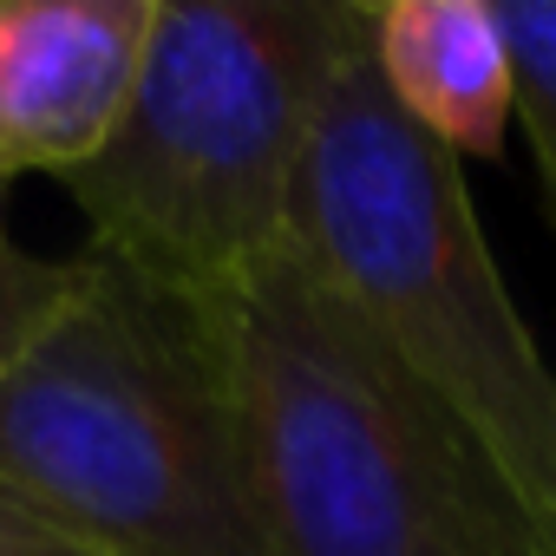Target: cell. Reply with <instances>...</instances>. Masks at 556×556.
<instances>
[{
  "label": "cell",
  "mask_w": 556,
  "mask_h": 556,
  "mask_svg": "<svg viewBox=\"0 0 556 556\" xmlns=\"http://www.w3.org/2000/svg\"><path fill=\"white\" fill-rule=\"evenodd\" d=\"M73 262L0 367V484L92 556H268L216 302Z\"/></svg>",
  "instance_id": "obj_1"
},
{
  "label": "cell",
  "mask_w": 556,
  "mask_h": 556,
  "mask_svg": "<svg viewBox=\"0 0 556 556\" xmlns=\"http://www.w3.org/2000/svg\"><path fill=\"white\" fill-rule=\"evenodd\" d=\"M268 556H556L478 439L295 242L216 295Z\"/></svg>",
  "instance_id": "obj_2"
},
{
  "label": "cell",
  "mask_w": 556,
  "mask_h": 556,
  "mask_svg": "<svg viewBox=\"0 0 556 556\" xmlns=\"http://www.w3.org/2000/svg\"><path fill=\"white\" fill-rule=\"evenodd\" d=\"M295 249L334 302L478 439L556 543V374L530 341L465 170L419 138L367 60V8L328 79L295 197Z\"/></svg>",
  "instance_id": "obj_3"
},
{
  "label": "cell",
  "mask_w": 556,
  "mask_h": 556,
  "mask_svg": "<svg viewBox=\"0 0 556 556\" xmlns=\"http://www.w3.org/2000/svg\"><path fill=\"white\" fill-rule=\"evenodd\" d=\"M361 0H157L105 151L66 177L92 255L197 302L295 242L302 164Z\"/></svg>",
  "instance_id": "obj_4"
},
{
  "label": "cell",
  "mask_w": 556,
  "mask_h": 556,
  "mask_svg": "<svg viewBox=\"0 0 556 556\" xmlns=\"http://www.w3.org/2000/svg\"><path fill=\"white\" fill-rule=\"evenodd\" d=\"M157 0H0V190L86 170L131 99Z\"/></svg>",
  "instance_id": "obj_5"
},
{
  "label": "cell",
  "mask_w": 556,
  "mask_h": 556,
  "mask_svg": "<svg viewBox=\"0 0 556 556\" xmlns=\"http://www.w3.org/2000/svg\"><path fill=\"white\" fill-rule=\"evenodd\" d=\"M367 60L400 118L452 157H491L517 125V60L491 0H380Z\"/></svg>",
  "instance_id": "obj_6"
},
{
  "label": "cell",
  "mask_w": 556,
  "mask_h": 556,
  "mask_svg": "<svg viewBox=\"0 0 556 556\" xmlns=\"http://www.w3.org/2000/svg\"><path fill=\"white\" fill-rule=\"evenodd\" d=\"M497 21L517 60V125L530 138L549 223H556V0H504Z\"/></svg>",
  "instance_id": "obj_7"
},
{
  "label": "cell",
  "mask_w": 556,
  "mask_h": 556,
  "mask_svg": "<svg viewBox=\"0 0 556 556\" xmlns=\"http://www.w3.org/2000/svg\"><path fill=\"white\" fill-rule=\"evenodd\" d=\"M79 262H53V255H34L14 223H8V190H0V367H8L47 321L53 308L66 302Z\"/></svg>",
  "instance_id": "obj_8"
},
{
  "label": "cell",
  "mask_w": 556,
  "mask_h": 556,
  "mask_svg": "<svg viewBox=\"0 0 556 556\" xmlns=\"http://www.w3.org/2000/svg\"><path fill=\"white\" fill-rule=\"evenodd\" d=\"M0 556H92V549L73 543L60 523H47L27 497L0 484Z\"/></svg>",
  "instance_id": "obj_9"
}]
</instances>
